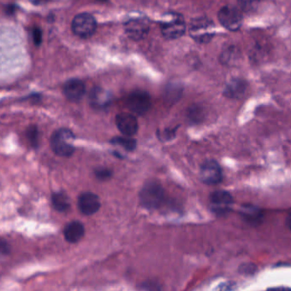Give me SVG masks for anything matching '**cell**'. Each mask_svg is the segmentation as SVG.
Instances as JSON below:
<instances>
[{"instance_id":"6da1fadb","label":"cell","mask_w":291,"mask_h":291,"mask_svg":"<svg viewBox=\"0 0 291 291\" xmlns=\"http://www.w3.org/2000/svg\"><path fill=\"white\" fill-rule=\"evenodd\" d=\"M164 199L163 186L154 180L145 183L139 192L140 204L146 210H157L163 204Z\"/></svg>"},{"instance_id":"7a4b0ae2","label":"cell","mask_w":291,"mask_h":291,"mask_svg":"<svg viewBox=\"0 0 291 291\" xmlns=\"http://www.w3.org/2000/svg\"><path fill=\"white\" fill-rule=\"evenodd\" d=\"M74 135L68 128L55 131L51 138V147L53 152L61 157H70L75 151L73 144Z\"/></svg>"},{"instance_id":"3957f363","label":"cell","mask_w":291,"mask_h":291,"mask_svg":"<svg viewBox=\"0 0 291 291\" xmlns=\"http://www.w3.org/2000/svg\"><path fill=\"white\" fill-rule=\"evenodd\" d=\"M96 29L97 22L91 14H79L72 22V30L80 38H90L95 33Z\"/></svg>"},{"instance_id":"277c9868","label":"cell","mask_w":291,"mask_h":291,"mask_svg":"<svg viewBox=\"0 0 291 291\" xmlns=\"http://www.w3.org/2000/svg\"><path fill=\"white\" fill-rule=\"evenodd\" d=\"M218 19L226 29L235 32L242 26V12L234 6H224L218 13Z\"/></svg>"},{"instance_id":"5b68a950","label":"cell","mask_w":291,"mask_h":291,"mask_svg":"<svg viewBox=\"0 0 291 291\" xmlns=\"http://www.w3.org/2000/svg\"><path fill=\"white\" fill-rule=\"evenodd\" d=\"M185 20L179 14H172L169 19L161 22V33L167 39H176L185 33Z\"/></svg>"},{"instance_id":"8992f818","label":"cell","mask_w":291,"mask_h":291,"mask_svg":"<svg viewBox=\"0 0 291 291\" xmlns=\"http://www.w3.org/2000/svg\"><path fill=\"white\" fill-rule=\"evenodd\" d=\"M127 105L134 114L143 115L150 110L151 106L150 96L146 92L136 91L128 96Z\"/></svg>"},{"instance_id":"52a82bcc","label":"cell","mask_w":291,"mask_h":291,"mask_svg":"<svg viewBox=\"0 0 291 291\" xmlns=\"http://www.w3.org/2000/svg\"><path fill=\"white\" fill-rule=\"evenodd\" d=\"M212 22L204 18L194 20L190 26V34L194 40L206 43L213 38Z\"/></svg>"},{"instance_id":"ba28073f","label":"cell","mask_w":291,"mask_h":291,"mask_svg":"<svg viewBox=\"0 0 291 291\" xmlns=\"http://www.w3.org/2000/svg\"><path fill=\"white\" fill-rule=\"evenodd\" d=\"M201 180L204 184L215 185L220 184L223 179V173L221 166L215 160H209L201 165Z\"/></svg>"},{"instance_id":"9c48e42d","label":"cell","mask_w":291,"mask_h":291,"mask_svg":"<svg viewBox=\"0 0 291 291\" xmlns=\"http://www.w3.org/2000/svg\"><path fill=\"white\" fill-rule=\"evenodd\" d=\"M115 124L123 135L133 137L139 132V121L136 116L130 113H120L115 116Z\"/></svg>"},{"instance_id":"30bf717a","label":"cell","mask_w":291,"mask_h":291,"mask_svg":"<svg viewBox=\"0 0 291 291\" xmlns=\"http://www.w3.org/2000/svg\"><path fill=\"white\" fill-rule=\"evenodd\" d=\"M210 201L211 209L215 214L224 215L231 210L233 199L227 191H217L210 195Z\"/></svg>"},{"instance_id":"8fae6325","label":"cell","mask_w":291,"mask_h":291,"mask_svg":"<svg viewBox=\"0 0 291 291\" xmlns=\"http://www.w3.org/2000/svg\"><path fill=\"white\" fill-rule=\"evenodd\" d=\"M78 207L81 214L91 216L100 210V198L97 194L93 192H83L78 198Z\"/></svg>"},{"instance_id":"7c38bea8","label":"cell","mask_w":291,"mask_h":291,"mask_svg":"<svg viewBox=\"0 0 291 291\" xmlns=\"http://www.w3.org/2000/svg\"><path fill=\"white\" fill-rule=\"evenodd\" d=\"M124 27L126 33L129 38L134 40L143 39L150 31L149 23L145 20L139 18L129 20L126 22Z\"/></svg>"},{"instance_id":"4fadbf2b","label":"cell","mask_w":291,"mask_h":291,"mask_svg":"<svg viewBox=\"0 0 291 291\" xmlns=\"http://www.w3.org/2000/svg\"><path fill=\"white\" fill-rule=\"evenodd\" d=\"M111 94L100 87H94L89 94V103L97 109H104L111 104Z\"/></svg>"},{"instance_id":"5bb4252c","label":"cell","mask_w":291,"mask_h":291,"mask_svg":"<svg viewBox=\"0 0 291 291\" xmlns=\"http://www.w3.org/2000/svg\"><path fill=\"white\" fill-rule=\"evenodd\" d=\"M63 93L71 102H79L86 93L84 82L79 79H69L63 87Z\"/></svg>"},{"instance_id":"9a60e30c","label":"cell","mask_w":291,"mask_h":291,"mask_svg":"<svg viewBox=\"0 0 291 291\" xmlns=\"http://www.w3.org/2000/svg\"><path fill=\"white\" fill-rule=\"evenodd\" d=\"M63 235L67 242L76 243L84 237V225L79 221H71L63 229Z\"/></svg>"},{"instance_id":"2e32d148","label":"cell","mask_w":291,"mask_h":291,"mask_svg":"<svg viewBox=\"0 0 291 291\" xmlns=\"http://www.w3.org/2000/svg\"><path fill=\"white\" fill-rule=\"evenodd\" d=\"M52 203L55 210L58 212H67L70 209V200L63 191H56L52 193Z\"/></svg>"},{"instance_id":"e0dca14e","label":"cell","mask_w":291,"mask_h":291,"mask_svg":"<svg viewBox=\"0 0 291 291\" xmlns=\"http://www.w3.org/2000/svg\"><path fill=\"white\" fill-rule=\"evenodd\" d=\"M109 143L114 145H119L124 148L128 151H134L136 150L137 140L131 137H114L109 141Z\"/></svg>"},{"instance_id":"ac0fdd59","label":"cell","mask_w":291,"mask_h":291,"mask_svg":"<svg viewBox=\"0 0 291 291\" xmlns=\"http://www.w3.org/2000/svg\"><path fill=\"white\" fill-rule=\"evenodd\" d=\"M244 89V85L242 81L234 80L227 86L225 94L229 98H237L238 96L242 95Z\"/></svg>"},{"instance_id":"d6986e66","label":"cell","mask_w":291,"mask_h":291,"mask_svg":"<svg viewBox=\"0 0 291 291\" xmlns=\"http://www.w3.org/2000/svg\"><path fill=\"white\" fill-rule=\"evenodd\" d=\"M27 139L32 147L37 149L39 146V131L37 126H30L28 127L26 132Z\"/></svg>"},{"instance_id":"ffe728a7","label":"cell","mask_w":291,"mask_h":291,"mask_svg":"<svg viewBox=\"0 0 291 291\" xmlns=\"http://www.w3.org/2000/svg\"><path fill=\"white\" fill-rule=\"evenodd\" d=\"M242 215L250 222H257L259 219L261 218L260 211L256 207H251V206L243 207Z\"/></svg>"},{"instance_id":"44dd1931","label":"cell","mask_w":291,"mask_h":291,"mask_svg":"<svg viewBox=\"0 0 291 291\" xmlns=\"http://www.w3.org/2000/svg\"><path fill=\"white\" fill-rule=\"evenodd\" d=\"M94 175L98 180L106 181L111 179L113 176V172L111 169H108V168H97L94 170Z\"/></svg>"},{"instance_id":"7402d4cb","label":"cell","mask_w":291,"mask_h":291,"mask_svg":"<svg viewBox=\"0 0 291 291\" xmlns=\"http://www.w3.org/2000/svg\"><path fill=\"white\" fill-rule=\"evenodd\" d=\"M0 252L2 256H7L11 253V246L9 244V242L3 238L0 242Z\"/></svg>"},{"instance_id":"603a6c76","label":"cell","mask_w":291,"mask_h":291,"mask_svg":"<svg viewBox=\"0 0 291 291\" xmlns=\"http://www.w3.org/2000/svg\"><path fill=\"white\" fill-rule=\"evenodd\" d=\"M142 288L143 289H148V290H150V289H161V287L159 286L157 283H154L152 281H150V282H148V283H144L142 284Z\"/></svg>"},{"instance_id":"cb8c5ba5","label":"cell","mask_w":291,"mask_h":291,"mask_svg":"<svg viewBox=\"0 0 291 291\" xmlns=\"http://www.w3.org/2000/svg\"><path fill=\"white\" fill-rule=\"evenodd\" d=\"M175 132H176V128L175 129H166V130L163 131V134H162L163 139H166V140L173 139L175 136Z\"/></svg>"},{"instance_id":"d4e9b609","label":"cell","mask_w":291,"mask_h":291,"mask_svg":"<svg viewBox=\"0 0 291 291\" xmlns=\"http://www.w3.org/2000/svg\"><path fill=\"white\" fill-rule=\"evenodd\" d=\"M42 39V36H41V31L38 29H34L33 30V41L36 45H39Z\"/></svg>"},{"instance_id":"484cf974","label":"cell","mask_w":291,"mask_h":291,"mask_svg":"<svg viewBox=\"0 0 291 291\" xmlns=\"http://www.w3.org/2000/svg\"><path fill=\"white\" fill-rule=\"evenodd\" d=\"M31 3L33 5H35V6H40V5H44V4L47 3L49 0H29Z\"/></svg>"},{"instance_id":"4316f807","label":"cell","mask_w":291,"mask_h":291,"mask_svg":"<svg viewBox=\"0 0 291 291\" xmlns=\"http://www.w3.org/2000/svg\"><path fill=\"white\" fill-rule=\"evenodd\" d=\"M286 225L291 231V212L288 214V216L286 218Z\"/></svg>"},{"instance_id":"83f0119b","label":"cell","mask_w":291,"mask_h":291,"mask_svg":"<svg viewBox=\"0 0 291 291\" xmlns=\"http://www.w3.org/2000/svg\"><path fill=\"white\" fill-rule=\"evenodd\" d=\"M99 1H104V0H99Z\"/></svg>"}]
</instances>
